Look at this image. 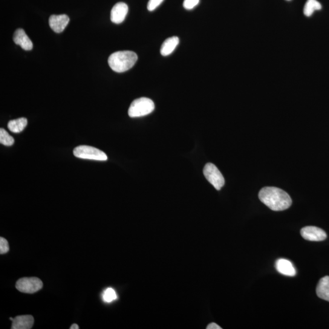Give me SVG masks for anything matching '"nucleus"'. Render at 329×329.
Listing matches in <instances>:
<instances>
[{
  "instance_id": "4be33fe9",
  "label": "nucleus",
  "mask_w": 329,
  "mask_h": 329,
  "mask_svg": "<svg viewBox=\"0 0 329 329\" xmlns=\"http://www.w3.org/2000/svg\"><path fill=\"white\" fill-rule=\"evenodd\" d=\"M207 329H221L222 328L219 327L218 324H216V323L213 322L209 325H208L207 327Z\"/></svg>"
},
{
  "instance_id": "a211bd4d",
  "label": "nucleus",
  "mask_w": 329,
  "mask_h": 329,
  "mask_svg": "<svg viewBox=\"0 0 329 329\" xmlns=\"http://www.w3.org/2000/svg\"><path fill=\"white\" fill-rule=\"evenodd\" d=\"M103 298L104 301L107 303L112 302L117 298L116 292H115L113 288H107L103 293Z\"/></svg>"
},
{
  "instance_id": "aec40b11",
  "label": "nucleus",
  "mask_w": 329,
  "mask_h": 329,
  "mask_svg": "<svg viewBox=\"0 0 329 329\" xmlns=\"http://www.w3.org/2000/svg\"><path fill=\"white\" fill-rule=\"evenodd\" d=\"M200 0H184L183 6L187 10H191L199 4Z\"/></svg>"
},
{
  "instance_id": "b1692460",
  "label": "nucleus",
  "mask_w": 329,
  "mask_h": 329,
  "mask_svg": "<svg viewBox=\"0 0 329 329\" xmlns=\"http://www.w3.org/2000/svg\"><path fill=\"white\" fill-rule=\"evenodd\" d=\"M287 1H291V0H287Z\"/></svg>"
},
{
  "instance_id": "423d86ee",
  "label": "nucleus",
  "mask_w": 329,
  "mask_h": 329,
  "mask_svg": "<svg viewBox=\"0 0 329 329\" xmlns=\"http://www.w3.org/2000/svg\"><path fill=\"white\" fill-rule=\"evenodd\" d=\"M16 287L20 292L33 294L42 289L43 282L35 277L23 278L17 281Z\"/></svg>"
},
{
  "instance_id": "f03ea898",
  "label": "nucleus",
  "mask_w": 329,
  "mask_h": 329,
  "mask_svg": "<svg viewBox=\"0 0 329 329\" xmlns=\"http://www.w3.org/2000/svg\"><path fill=\"white\" fill-rule=\"evenodd\" d=\"M138 56L132 51H117L108 59L110 67L117 73H123L131 69L136 63Z\"/></svg>"
},
{
  "instance_id": "0eeeda50",
  "label": "nucleus",
  "mask_w": 329,
  "mask_h": 329,
  "mask_svg": "<svg viewBox=\"0 0 329 329\" xmlns=\"http://www.w3.org/2000/svg\"><path fill=\"white\" fill-rule=\"evenodd\" d=\"M301 234L305 239L311 241H321L327 238V234L324 230L315 226H307L302 228Z\"/></svg>"
},
{
  "instance_id": "ddd939ff",
  "label": "nucleus",
  "mask_w": 329,
  "mask_h": 329,
  "mask_svg": "<svg viewBox=\"0 0 329 329\" xmlns=\"http://www.w3.org/2000/svg\"><path fill=\"white\" fill-rule=\"evenodd\" d=\"M180 43V39L177 36L170 37L164 40L160 48V53L163 56H169L175 51Z\"/></svg>"
},
{
  "instance_id": "5701e85b",
  "label": "nucleus",
  "mask_w": 329,
  "mask_h": 329,
  "mask_svg": "<svg viewBox=\"0 0 329 329\" xmlns=\"http://www.w3.org/2000/svg\"><path fill=\"white\" fill-rule=\"evenodd\" d=\"M70 329H78L79 328V325L76 324H73V325H71V327L70 328Z\"/></svg>"
},
{
  "instance_id": "2eb2a0df",
  "label": "nucleus",
  "mask_w": 329,
  "mask_h": 329,
  "mask_svg": "<svg viewBox=\"0 0 329 329\" xmlns=\"http://www.w3.org/2000/svg\"><path fill=\"white\" fill-rule=\"evenodd\" d=\"M27 124V118H20L18 119L11 120L8 124V128L14 133H19L24 131Z\"/></svg>"
},
{
  "instance_id": "9d476101",
  "label": "nucleus",
  "mask_w": 329,
  "mask_h": 329,
  "mask_svg": "<svg viewBox=\"0 0 329 329\" xmlns=\"http://www.w3.org/2000/svg\"><path fill=\"white\" fill-rule=\"evenodd\" d=\"M14 42L25 51H30L33 48V42L23 29L17 30L14 34Z\"/></svg>"
},
{
  "instance_id": "4468645a",
  "label": "nucleus",
  "mask_w": 329,
  "mask_h": 329,
  "mask_svg": "<svg viewBox=\"0 0 329 329\" xmlns=\"http://www.w3.org/2000/svg\"><path fill=\"white\" fill-rule=\"evenodd\" d=\"M316 294L319 298L329 302V276L320 279L316 287Z\"/></svg>"
},
{
  "instance_id": "dca6fc26",
  "label": "nucleus",
  "mask_w": 329,
  "mask_h": 329,
  "mask_svg": "<svg viewBox=\"0 0 329 329\" xmlns=\"http://www.w3.org/2000/svg\"><path fill=\"white\" fill-rule=\"evenodd\" d=\"M321 5L317 0H307L304 6V14L306 17H310L314 11L321 10Z\"/></svg>"
},
{
  "instance_id": "f8f14e48",
  "label": "nucleus",
  "mask_w": 329,
  "mask_h": 329,
  "mask_svg": "<svg viewBox=\"0 0 329 329\" xmlns=\"http://www.w3.org/2000/svg\"><path fill=\"white\" fill-rule=\"evenodd\" d=\"M34 319L31 315L16 316L13 321L12 329H30L33 327Z\"/></svg>"
},
{
  "instance_id": "6e6552de",
  "label": "nucleus",
  "mask_w": 329,
  "mask_h": 329,
  "mask_svg": "<svg viewBox=\"0 0 329 329\" xmlns=\"http://www.w3.org/2000/svg\"><path fill=\"white\" fill-rule=\"evenodd\" d=\"M128 13V7L125 3H117L112 8L111 13V21L115 24H120L125 20Z\"/></svg>"
},
{
  "instance_id": "1a4fd4ad",
  "label": "nucleus",
  "mask_w": 329,
  "mask_h": 329,
  "mask_svg": "<svg viewBox=\"0 0 329 329\" xmlns=\"http://www.w3.org/2000/svg\"><path fill=\"white\" fill-rule=\"evenodd\" d=\"M70 22V19L65 14L51 16L49 19V25L55 33H60L65 30Z\"/></svg>"
},
{
  "instance_id": "20e7f679",
  "label": "nucleus",
  "mask_w": 329,
  "mask_h": 329,
  "mask_svg": "<svg viewBox=\"0 0 329 329\" xmlns=\"http://www.w3.org/2000/svg\"><path fill=\"white\" fill-rule=\"evenodd\" d=\"M75 157L83 159L94 160L98 161H106L108 156L102 151L94 147L88 145H80L73 150Z\"/></svg>"
},
{
  "instance_id": "9b49d317",
  "label": "nucleus",
  "mask_w": 329,
  "mask_h": 329,
  "mask_svg": "<svg viewBox=\"0 0 329 329\" xmlns=\"http://www.w3.org/2000/svg\"><path fill=\"white\" fill-rule=\"evenodd\" d=\"M276 268L279 273L283 275L293 277L296 274V270L293 264L290 261L285 259H280L276 262Z\"/></svg>"
},
{
  "instance_id": "39448f33",
  "label": "nucleus",
  "mask_w": 329,
  "mask_h": 329,
  "mask_svg": "<svg viewBox=\"0 0 329 329\" xmlns=\"http://www.w3.org/2000/svg\"><path fill=\"white\" fill-rule=\"evenodd\" d=\"M203 173L207 180L215 187L216 190H221L224 186L225 180L223 176L214 164L207 163L204 167Z\"/></svg>"
},
{
  "instance_id": "6ab92c4d",
  "label": "nucleus",
  "mask_w": 329,
  "mask_h": 329,
  "mask_svg": "<svg viewBox=\"0 0 329 329\" xmlns=\"http://www.w3.org/2000/svg\"><path fill=\"white\" fill-rule=\"evenodd\" d=\"M10 251L8 241L5 238H0V254L4 255Z\"/></svg>"
},
{
  "instance_id": "f257e3e1",
  "label": "nucleus",
  "mask_w": 329,
  "mask_h": 329,
  "mask_svg": "<svg viewBox=\"0 0 329 329\" xmlns=\"http://www.w3.org/2000/svg\"><path fill=\"white\" fill-rule=\"evenodd\" d=\"M259 197L262 203L274 211L286 210L292 204L290 195L277 187H264L260 191Z\"/></svg>"
},
{
  "instance_id": "412c9836",
  "label": "nucleus",
  "mask_w": 329,
  "mask_h": 329,
  "mask_svg": "<svg viewBox=\"0 0 329 329\" xmlns=\"http://www.w3.org/2000/svg\"><path fill=\"white\" fill-rule=\"evenodd\" d=\"M163 0H149L147 8L149 11H153L161 4Z\"/></svg>"
},
{
  "instance_id": "7ed1b4c3",
  "label": "nucleus",
  "mask_w": 329,
  "mask_h": 329,
  "mask_svg": "<svg viewBox=\"0 0 329 329\" xmlns=\"http://www.w3.org/2000/svg\"><path fill=\"white\" fill-rule=\"evenodd\" d=\"M155 109L154 102L148 98H140L131 103L128 110V115L131 118H137L149 115Z\"/></svg>"
},
{
  "instance_id": "f3484780",
  "label": "nucleus",
  "mask_w": 329,
  "mask_h": 329,
  "mask_svg": "<svg viewBox=\"0 0 329 329\" xmlns=\"http://www.w3.org/2000/svg\"><path fill=\"white\" fill-rule=\"evenodd\" d=\"M0 143L5 146H12L14 138L5 129H0Z\"/></svg>"
}]
</instances>
